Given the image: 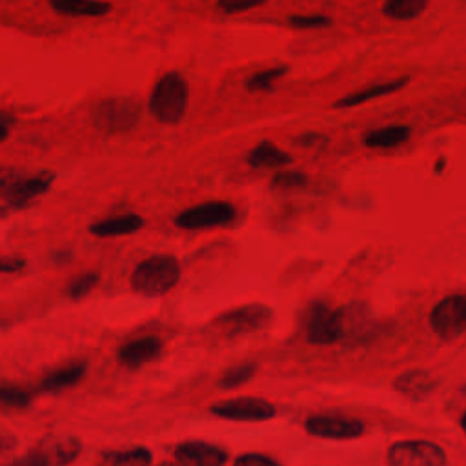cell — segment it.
<instances>
[{"label": "cell", "mask_w": 466, "mask_h": 466, "mask_svg": "<svg viewBox=\"0 0 466 466\" xmlns=\"http://www.w3.org/2000/svg\"><path fill=\"white\" fill-rule=\"evenodd\" d=\"M306 431L319 439L350 441L364 435L366 426L362 420L346 415H311L306 420Z\"/></svg>", "instance_id": "cell-8"}, {"label": "cell", "mask_w": 466, "mask_h": 466, "mask_svg": "<svg viewBox=\"0 0 466 466\" xmlns=\"http://www.w3.org/2000/svg\"><path fill=\"white\" fill-rule=\"evenodd\" d=\"M51 4L58 13L73 16H102L111 9L102 0H51Z\"/></svg>", "instance_id": "cell-21"}, {"label": "cell", "mask_w": 466, "mask_h": 466, "mask_svg": "<svg viewBox=\"0 0 466 466\" xmlns=\"http://www.w3.org/2000/svg\"><path fill=\"white\" fill-rule=\"evenodd\" d=\"M187 106V84L171 71L166 73L153 87L149 96V109L153 116L164 124H177L182 120Z\"/></svg>", "instance_id": "cell-2"}, {"label": "cell", "mask_w": 466, "mask_h": 466, "mask_svg": "<svg viewBox=\"0 0 466 466\" xmlns=\"http://www.w3.org/2000/svg\"><path fill=\"white\" fill-rule=\"evenodd\" d=\"M273 320V309L264 304H244L220 313L215 324L224 329L226 335L237 337L251 331L264 329Z\"/></svg>", "instance_id": "cell-5"}, {"label": "cell", "mask_w": 466, "mask_h": 466, "mask_svg": "<svg viewBox=\"0 0 466 466\" xmlns=\"http://www.w3.org/2000/svg\"><path fill=\"white\" fill-rule=\"evenodd\" d=\"M264 0H218V7L226 13H238V11H248L253 7L262 5Z\"/></svg>", "instance_id": "cell-31"}, {"label": "cell", "mask_w": 466, "mask_h": 466, "mask_svg": "<svg viewBox=\"0 0 466 466\" xmlns=\"http://www.w3.org/2000/svg\"><path fill=\"white\" fill-rule=\"evenodd\" d=\"M4 466H40V464H38V462H35L29 455H25V457L15 459L13 462H7V464H4Z\"/></svg>", "instance_id": "cell-34"}, {"label": "cell", "mask_w": 466, "mask_h": 466, "mask_svg": "<svg viewBox=\"0 0 466 466\" xmlns=\"http://www.w3.org/2000/svg\"><path fill=\"white\" fill-rule=\"evenodd\" d=\"M237 209L226 200H208L180 211L175 217V224L182 229H209L228 226L235 220Z\"/></svg>", "instance_id": "cell-4"}, {"label": "cell", "mask_w": 466, "mask_h": 466, "mask_svg": "<svg viewBox=\"0 0 466 466\" xmlns=\"http://www.w3.org/2000/svg\"><path fill=\"white\" fill-rule=\"evenodd\" d=\"M430 326L441 339H455L466 331V295L439 300L430 313Z\"/></svg>", "instance_id": "cell-6"}, {"label": "cell", "mask_w": 466, "mask_h": 466, "mask_svg": "<svg viewBox=\"0 0 466 466\" xmlns=\"http://www.w3.org/2000/svg\"><path fill=\"white\" fill-rule=\"evenodd\" d=\"M288 67L286 66H277V67H268V69H262V71H257L253 73L248 82H246V87L249 91H269L275 82L286 75Z\"/></svg>", "instance_id": "cell-26"}, {"label": "cell", "mask_w": 466, "mask_h": 466, "mask_svg": "<svg viewBox=\"0 0 466 466\" xmlns=\"http://www.w3.org/2000/svg\"><path fill=\"white\" fill-rule=\"evenodd\" d=\"M388 466H448L444 450L424 439H404L393 442L386 451Z\"/></svg>", "instance_id": "cell-3"}, {"label": "cell", "mask_w": 466, "mask_h": 466, "mask_svg": "<svg viewBox=\"0 0 466 466\" xmlns=\"http://www.w3.org/2000/svg\"><path fill=\"white\" fill-rule=\"evenodd\" d=\"M96 118L100 120V124L111 127H129L137 120V111L131 104H126L122 100H106L104 104H100Z\"/></svg>", "instance_id": "cell-19"}, {"label": "cell", "mask_w": 466, "mask_h": 466, "mask_svg": "<svg viewBox=\"0 0 466 466\" xmlns=\"http://www.w3.org/2000/svg\"><path fill=\"white\" fill-rule=\"evenodd\" d=\"M308 177L302 171H277L271 178V184L275 187H300L306 186Z\"/></svg>", "instance_id": "cell-28"}, {"label": "cell", "mask_w": 466, "mask_h": 466, "mask_svg": "<svg viewBox=\"0 0 466 466\" xmlns=\"http://www.w3.org/2000/svg\"><path fill=\"white\" fill-rule=\"evenodd\" d=\"M233 466H280L275 459L262 453H242L235 459Z\"/></svg>", "instance_id": "cell-30"}, {"label": "cell", "mask_w": 466, "mask_h": 466, "mask_svg": "<svg viewBox=\"0 0 466 466\" xmlns=\"http://www.w3.org/2000/svg\"><path fill=\"white\" fill-rule=\"evenodd\" d=\"M340 315L324 302H313L306 315V337L313 344H333L340 337Z\"/></svg>", "instance_id": "cell-10"}, {"label": "cell", "mask_w": 466, "mask_h": 466, "mask_svg": "<svg viewBox=\"0 0 466 466\" xmlns=\"http://www.w3.org/2000/svg\"><path fill=\"white\" fill-rule=\"evenodd\" d=\"M430 0H386L382 13L391 20H413L424 13Z\"/></svg>", "instance_id": "cell-23"}, {"label": "cell", "mask_w": 466, "mask_h": 466, "mask_svg": "<svg viewBox=\"0 0 466 466\" xmlns=\"http://www.w3.org/2000/svg\"><path fill=\"white\" fill-rule=\"evenodd\" d=\"M82 451V442L76 437L47 435L40 439L27 453L40 466H66Z\"/></svg>", "instance_id": "cell-7"}, {"label": "cell", "mask_w": 466, "mask_h": 466, "mask_svg": "<svg viewBox=\"0 0 466 466\" xmlns=\"http://www.w3.org/2000/svg\"><path fill=\"white\" fill-rule=\"evenodd\" d=\"M86 373V362L84 360H73L67 364H62L58 368H55L53 371H49L42 382H40V390L44 391H60L66 388L75 386Z\"/></svg>", "instance_id": "cell-15"}, {"label": "cell", "mask_w": 466, "mask_h": 466, "mask_svg": "<svg viewBox=\"0 0 466 466\" xmlns=\"http://www.w3.org/2000/svg\"><path fill=\"white\" fill-rule=\"evenodd\" d=\"M144 224L142 217L140 215H135V213H124V215H113V217H107V218H102L98 222H95L89 231L95 235V237H118V235H127V233H133L137 229H140Z\"/></svg>", "instance_id": "cell-16"}, {"label": "cell", "mask_w": 466, "mask_h": 466, "mask_svg": "<svg viewBox=\"0 0 466 466\" xmlns=\"http://www.w3.org/2000/svg\"><path fill=\"white\" fill-rule=\"evenodd\" d=\"M459 424H461V428H462V431H464V435H466V410L462 411V415H461V419H459Z\"/></svg>", "instance_id": "cell-37"}, {"label": "cell", "mask_w": 466, "mask_h": 466, "mask_svg": "<svg viewBox=\"0 0 466 466\" xmlns=\"http://www.w3.org/2000/svg\"><path fill=\"white\" fill-rule=\"evenodd\" d=\"M410 82V76H399V78H393V80H388V82H380V84H373V86H368L360 91H355L340 100L335 102V107H353V106H359V104H364L368 102L370 98H377V96H384V95H390V93H395L399 89H402L406 84Z\"/></svg>", "instance_id": "cell-17"}, {"label": "cell", "mask_w": 466, "mask_h": 466, "mask_svg": "<svg viewBox=\"0 0 466 466\" xmlns=\"http://www.w3.org/2000/svg\"><path fill=\"white\" fill-rule=\"evenodd\" d=\"M27 266L24 257H0V273H16Z\"/></svg>", "instance_id": "cell-32"}, {"label": "cell", "mask_w": 466, "mask_h": 466, "mask_svg": "<svg viewBox=\"0 0 466 466\" xmlns=\"http://www.w3.org/2000/svg\"><path fill=\"white\" fill-rule=\"evenodd\" d=\"M291 162V155L282 151L273 142H258L249 153H248V164L257 169H269V167H282Z\"/></svg>", "instance_id": "cell-18"}, {"label": "cell", "mask_w": 466, "mask_h": 466, "mask_svg": "<svg viewBox=\"0 0 466 466\" xmlns=\"http://www.w3.org/2000/svg\"><path fill=\"white\" fill-rule=\"evenodd\" d=\"M180 264L175 257L155 255L137 264L131 273V288L146 297H158L177 286Z\"/></svg>", "instance_id": "cell-1"}, {"label": "cell", "mask_w": 466, "mask_h": 466, "mask_svg": "<svg viewBox=\"0 0 466 466\" xmlns=\"http://www.w3.org/2000/svg\"><path fill=\"white\" fill-rule=\"evenodd\" d=\"M257 371V364L255 362H240L233 368H229L218 380V386L224 390H235L242 384H246Z\"/></svg>", "instance_id": "cell-24"}, {"label": "cell", "mask_w": 466, "mask_h": 466, "mask_svg": "<svg viewBox=\"0 0 466 466\" xmlns=\"http://www.w3.org/2000/svg\"><path fill=\"white\" fill-rule=\"evenodd\" d=\"M53 180H55V175L47 173V171L29 175V177L11 173L0 197L11 204H25V202L36 198L38 195L46 193Z\"/></svg>", "instance_id": "cell-11"}, {"label": "cell", "mask_w": 466, "mask_h": 466, "mask_svg": "<svg viewBox=\"0 0 466 466\" xmlns=\"http://www.w3.org/2000/svg\"><path fill=\"white\" fill-rule=\"evenodd\" d=\"M96 284H98V273H95V271L84 273V275L76 277V279L69 284V297H71L73 300H80V299H84L86 295H89Z\"/></svg>", "instance_id": "cell-27"}, {"label": "cell", "mask_w": 466, "mask_h": 466, "mask_svg": "<svg viewBox=\"0 0 466 466\" xmlns=\"http://www.w3.org/2000/svg\"><path fill=\"white\" fill-rule=\"evenodd\" d=\"M100 466H149L151 451L147 448L137 446L127 450H107L98 455Z\"/></svg>", "instance_id": "cell-20"}, {"label": "cell", "mask_w": 466, "mask_h": 466, "mask_svg": "<svg viewBox=\"0 0 466 466\" xmlns=\"http://www.w3.org/2000/svg\"><path fill=\"white\" fill-rule=\"evenodd\" d=\"M410 138V127L406 126H386L370 131L364 137L368 147H395Z\"/></svg>", "instance_id": "cell-22"}, {"label": "cell", "mask_w": 466, "mask_h": 466, "mask_svg": "<svg viewBox=\"0 0 466 466\" xmlns=\"http://www.w3.org/2000/svg\"><path fill=\"white\" fill-rule=\"evenodd\" d=\"M211 413L226 420H268L277 415L275 404L257 397H240L222 400L211 406Z\"/></svg>", "instance_id": "cell-9"}, {"label": "cell", "mask_w": 466, "mask_h": 466, "mask_svg": "<svg viewBox=\"0 0 466 466\" xmlns=\"http://www.w3.org/2000/svg\"><path fill=\"white\" fill-rule=\"evenodd\" d=\"M289 24L297 29H315L328 25L329 18L324 15H293L289 18Z\"/></svg>", "instance_id": "cell-29"}, {"label": "cell", "mask_w": 466, "mask_h": 466, "mask_svg": "<svg viewBox=\"0 0 466 466\" xmlns=\"http://www.w3.org/2000/svg\"><path fill=\"white\" fill-rule=\"evenodd\" d=\"M11 173H13V171H7V169H0V195H2V189H4L5 182L9 180Z\"/></svg>", "instance_id": "cell-35"}, {"label": "cell", "mask_w": 466, "mask_h": 466, "mask_svg": "<svg viewBox=\"0 0 466 466\" xmlns=\"http://www.w3.org/2000/svg\"><path fill=\"white\" fill-rule=\"evenodd\" d=\"M160 466H186V464H182L180 461L175 459V461H166V462H162Z\"/></svg>", "instance_id": "cell-38"}, {"label": "cell", "mask_w": 466, "mask_h": 466, "mask_svg": "<svg viewBox=\"0 0 466 466\" xmlns=\"http://www.w3.org/2000/svg\"><path fill=\"white\" fill-rule=\"evenodd\" d=\"M162 348H164V344L157 337H149V335L147 337H138V339L127 340L120 348L118 357L124 364L140 366V364L155 360L162 353Z\"/></svg>", "instance_id": "cell-14"}, {"label": "cell", "mask_w": 466, "mask_h": 466, "mask_svg": "<svg viewBox=\"0 0 466 466\" xmlns=\"http://www.w3.org/2000/svg\"><path fill=\"white\" fill-rule=\"evenodd\" d=\"M7 137V126L2 122V118H0V142L4 140Z\"/></svg>", "instance_id": "cell-36"}, {"label": "cell", "mask_w": 466, "mask_h": 466, "mask_svg": "<svg viewBox=\"0 0 466 466\" xmlns=\"http://www.w3.org/2000/svg\"><path fill=\"white\" fill-rule=\"evenodd\" d=\"M31 402L29 390L15 384H0V406L9 410H24Z\"/></svg>", "instance_id": "cell-25"}, {"label": "cell", "mask_w": 466, "mask_h": 466, "mask_svg": "<svg viewBox=\"0 0 466 466\" xmlns=\"http://www.w3.org/2000/svg\"><path fill=\"white\" fill-rule=\"evenodd\" d=\"M173 455L186 466H224L228 461L226 450L204 441H184Z\"/></svg>", "instance_id": "cell-12"}, {"label": "cell", "mask_w": 466, "mask_h": 466, "mask_svg": "<svg viewBox=\"0 0 466 466\" xmlns=\"http://www.w3.org/2000/svg\"><path fill=\"white\" fill-rule=\"evenodd\" d=\"M439 386V379L426 370H408L399 375L393 382V388L411 400H420L435 391Z\"/></svg>", "instance_id": "cell-13"}, {"label": "cell", "mask_w": 466, "mask_h": 466, "mask_svg": "<svg viewBox=\"0 0 466 466\" xmlns=\"http://www.w3.org/2000/svg\"><path fill=\"white\" fill-rule=\"evenodd\" d=\"M16 439L11 437V435H5V433H0V451H7L15 446Z\"/></svg>", "instance_id": "cell-33"}]
</instances>
